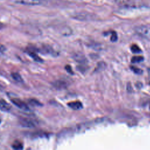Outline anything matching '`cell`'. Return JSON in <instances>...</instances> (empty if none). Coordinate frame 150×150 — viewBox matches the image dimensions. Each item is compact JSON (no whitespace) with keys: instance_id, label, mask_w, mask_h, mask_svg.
I'll list each match as a JSON object with an SVG mask.
<instances>
[{"instance_id":"6da1fadb","label":"cell","mask_w":150,"mask_h":150,"mask_svg":"<svg viewBox=\"0 0 150 150\" xmlns=\"http://www.w3.org/2000/svg\"><path fill=\"white\" fill-rule=\"evenodd\" d=\"M135 33L140 37L150 40V25H140L134 28Z\"/></svg>"},{"instance_id":"7a4b0ae2","label":"cell","mask_w":150,"mask_h":150,"mask_svg":"<svg viewBox=\"0 0 150 150\" xmlns=\"http://www.w3.org/2000/svg\"><path fill=\"white\" fill-rule=\"evenodd\" d=\"M11 101L18 108L23 110V111H29V108L28 106V105L22 101L21 100L18 98H13L11 99Z\"/></svg>"},{"instance_id":"3957f363","label":"cell","mask_w":150,"mask_h":150,"mask_svg":"<svg viewBox=\"0 0 150 150\" xmlns=\"http://www.w3.org/2000/svg\"><path fill=\"white\" fill-rule=\"evenodd\" d=\"M19 123L22 127L26 128H32L35 126L33 121L25 117H20L19 118Z\"/></svg>"},{"instance_id":"277c9868","label":"cell","mask_w":150,"mask_h":150,"mask_svg":"<svg viewBox=\"0 0 150 150\" xmlns=\"http://www.w3.org/2000/svg\"><path fill=\"white\" fill-rule=\"evenodd\" d=\"M17 4L27 5H36L40 4V0H13Z\"/></svg>"},{"instance_id":"5b68a950","label":"cell","mask_w":150,"mask_h":150,"mask_svg":"<svg viewBox=\"0 0 150 150\" xmlns=\"http://www.w3.org/2000/svg\"><path fill=\"white\" fill-rule=\"evenodd\" d=\"M12 108L11 105L5 100L0 99V110L4 112H9Z\"/></svg>"},{"instance_id":"8992f818","label":"cell","mask_w":150,"mask_h":150,"mask_svg":"<svg viewBox=\"0 0 150 150\" xmlns=\"http://www.w3.org/2000/svg\"><path fill=\"white\" fill-rule=\"evenodd\" d=\"M68 106L74 110H80L83 107V105L80 101H71L67 104Z\"/></svg>"},{"instance_id":"52a82bcc","label":"cell","mask_w":150,"mask_h":150,"mask_svg":"<svg viewBox=\"0 0 150 150\" xmlns=\"http://www.w3.org/2000/svg\"><path fill=\"white\" fill-rule=\"evenodd\" d=\"M13 150H23V144L19 141H15L12 145Z\"/></svg>"},{"instance_id":"ba28073f","label":"cell","mask_w":150,"mask_h":150,"mask_svg":"<svg viewBox=\"0 0 150 150\" xmlns=\"http://www.w3.org/2000/svg\"><path fill=\"white\" fill-rule=\"evenodd\" d=\"M28 54L36 62H43V60L34 52H30L29 51L28 52Z\"/></svg>"},{"instance_id":"9c48e42d","label":"cell","mask_w":150,"mask_h":150,"mask_svg":"<svg viewBox=\"0 0 150 150\" xmlns=\"http://www.w3.org/2000/svg\"><path fill=\"white\" fill-rule=\"evenodd\" d=\"M11 76L13 80H15V81H16L18 82H22L23 81V79H22L21 76L18 73H16V72L12 73Z\"/></svg>"},{"instance_id":"30bf717a","label":"cell","mask_w":150,"mask_h":150,"mask_svg":"<svg viewBox=\"0 0 150 150\" xmlns=\"http://www.w3.org/2000/svg\"><path fill=\"white\" fill-rule=\"evenodd\" d=\"M131 50L132 52L134 53H139L141 52V49L136 44H133L131 46Z\"/></svg>"},{"instance_id":"8fae6325","label":"cell","mask_w":150,"mask_h":150,"mask_svg":"<svg viewBox=\"0 0 150 150\" xmlns=\"http://www.w3.org/2000/svg\"><path fill=\"white\" fill-rule=\"evenodd\" d=\"M144 60V57L142 56H134L132 57L131 59V62L132 63H139L142 61H143Z\"/></svg>"},{"instance_id":"7c38bea8","label":"cell","mask_w":150,"mask_h":150,"mask_svg":"<svg viewBox=\"0 0 150 150\" xmlns=\"http://www.w3.org/2000/svg\"><path fill=\"white\" fill-rule=\"evenodd\" d=\"M29 102L30 104H31L33 106H41V105H42L39 101H38L37 100H35L33 98L30 99L29 100Z\"/></svg>"},{"instance_id":"4fadbf2b","label":"cell","mask_w":150,"mask_h":150,"mask_svg":"<svg viewBox=\"0 0 150 150\" xmlns=\"http://www.w3.org/2000/svg\"><path fill=\"white\" fill-rule=\"evenodd\" d=\"M112 42H115L117 40V35L116 33V32H112L111 33V38H110Z\"/></svg>"},{"instance_id":"5bb4252c","label":"cell","mask_w":150,"mask_h":150,"mask_svg":"<svg viewBox=\"0 0 150 150\" xmlns=\"http://www.w3.org/2000/svg\"><path fill=\"white\" fill-rule=\"evenodd\" d=\"M131 69L133 70V71H134L135 73L137 74H141L142 73V70H141L140 69H138L137 67H133V66H131Z\"/></svg>"},{"instance_id":"9a60e30c","label":"cell","mask_w":150,"mask_h":150,"mask_svg":"<svg viewBox=\"0 0 150 150\" xmlns=\"http://www.w3.org/2000/svg\"><path fill=\"white\" fill-rule=\"evenodd\" d=\"M6 50V47L3 45L0 44V53H3Z\"/></svg>"},{"instance_id":"2e32d148","label":"cell","mask_w":150,"mask_h":150,"mask_svg":"<svg viewBox=\"0 0 150 150\" xmlns=\"http://www.w3.org/2000/svg\"><path fill=\"white\" fill-rule=\"evenodd\" d=\"M66 70L67 71H69V72H70L71 73V67L69 66H66Z\"/></svg>"},{"instance_id":"e0dca14e","label":"cell","mask_w":150,"mask_h":150,"mask_svg":"<svg viewBox=\"0 0 150 150\" xmlns=\"http://www.w3.org/2000/svg\"><path fill=\"white\" fill-rule=\"evenodd\" d=\"M3 27H4V25L2 24V23L0 22V29H2Z\"/></svg>"},{"instance_id":"ac0fdd59","label":"cell","mask_w":150,"mask_h":150,"mask_svg":"<svg viewBox=\"0 0 150 150\" xmlns=\"http://www.w3.org/2000/svg\"><path fill=\"white\" fill-rule=\"evenodd\" d=\"M1 120L0 119V124H1Z\"/></svg>"}]
</instances>
